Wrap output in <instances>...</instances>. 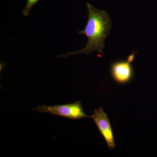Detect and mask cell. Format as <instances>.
<instances>
[{
	"mask_svg": "<svg viewBox=\"0 0 157 157\" xmlns=\"http://www.w3.org/2000/svg\"><path fill=\"white\" fill-rule=\"evenodd\" d=\"M88 19L85 27L78 32V35H84L88 41L84 48L73 52L62 54L57 57L67 58L73 55L86 54L90 55L95 51L104 54L105 40L112 28V22L107 11L96 9L86 2Z\"/></svg>",
	"mask_w": 157,
	"mask_h": 157,
	"instance_id": "6da1fadb",
	"label": "cell"
},
{
	"mask_svg": "<svg viewBox=\"0 0 157 157\" xmlns=\"http://www.w3.org/2000/svg\"><path fill=\"white\" fill-rule=\"evenodd\" d=\"M137 52L133 51L126 59L117 60L111 63L109 68L110 76L117 84H128L134 78L135 70L132 63Z\"/></svg>",
	"mask_w": 157,
	"mask_h": 157,
	"instance_id": "7a4b0ae2",
	"label": "cell"
},
{
	"mask_svg": "<svg viewBox=\"0 0 157 157\" xmlns=\"http://www.w3.org/2000/svg\"><path fill=\"white\" fill-rule=\"evenodd\" d=\"M34 110L39 112L47 113L53 115L73 120H79L86 117H90L86 115L83 110V107L80 101H78L73 104L46 106L45 104L37 106Z\"/></svg>",
	"mask_w": 157,
	"mask_h": 157,
	"instance_id": "3957f363",
	"label": "cell"
},
{
	"mask_svg": "<svg viewBox=\"0 0 157 157\" xmlns=\"http://www.w3.org/2000/svg\"><path fill=\"white\" fill-rule=\"evenodd\" d=\"M90 117L94 121L99 132L106 141L108 148L114 149L116 144L113 130L109 118L104 109L101 107H99L98 109H95Z\"/></svg>",
	"mask_w": 157,
	"mask_h": 157,
	"instance_id": "277c9868",
	"label": "cell"
},
{
	"mask_svg": "<svg viewBox=\"0 0 157 157\" xmlns=\"http://www.w3.org/2000/svg\"><path fill=\"white\" fill-rule=\"evenodd\" d=\"M39 1V0H27L26 6L23 10L22 14L24 16H29L31 10Z\"/></svg>",
	"mask_w": 157,
	"mask_h": 157,
	"instance_id": "5b68a950",
	"label": "cell"
}]
</instances>
